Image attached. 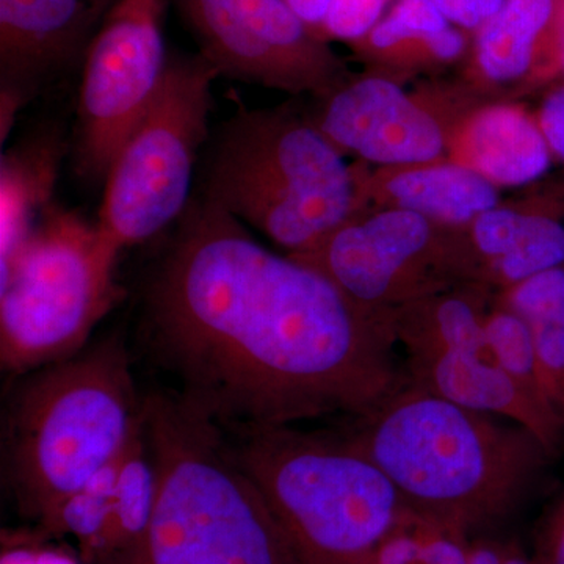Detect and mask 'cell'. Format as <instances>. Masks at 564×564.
Here are the masks:
<instances>
[{
  "label": "cell",
  "mask_w": 564,
  "mask_h": 564,
  "mask_svg": "<svg viewBox=\"0 0 564 564\" xmlns=\"http://www.w3.org/2000/svg\"><path fill=\"white\" fill-rule=\"evenodd\" d=\"M144 291V339L182 400L220 429L372 413L408 383L392 314L188 204Z\"/></svg>",
  "instance_id": "1"
},
{
  "label": "cell",
  "mask_w": 564,
  "mask_h": 564,
  "mask_svg": "<svg viewBox=\"0 0 564 564\" xmlns=\"http://www.w3.org/2000/svg\"><path fill=\"white\" fill-rule=\"evenodd\" d=\"M340 434L383 470L410 510L469 538L519 510L556 459L525 426L410 381Z\"/></svg>",
  "instance_id": "2"
},
{
  "label": "cell",
  "mask_w": 564,
  "mask_h": 564,
  "mask_svg": "<svg viewBox=\"0 0 564 564\" xmlns=\"http://www.w3.org/2000/svg\"><path fill=\"white\" fill-rule=\"evenodd\" d=\"M159 477L150 525L107 564H303L220 426L176 392L141 413Z\"/></svg>",
  "instance_id": "3"
},
{
  "label": "cell",
  "mask_w": 564,
  "mask_h": 564,
  "mask_svg": "<svg viewBox=\"0 0 564 564\" xmlns=\"http://www.w3.org/2000/svg\"><path fill=\"white\" fill-rule=\"evenodd\" d=\"M141 411L118 336L22 375L3 429V478L21 514L41 524L120 455Z\"/></svg>",
  "instance_id": "4"
},
{
  "label": "cell",
  "mask_w": 564,
  "mask_h": 564,
  "mask_svg": "<svg viewBox=\"0 0 564 564\" xmlns=\"http://www.w3.org/2000/svg\"><path fill=\"white\" fill-rule=\"evenodd\" d=\"M221 430L303 564H373L406 505L372 459L340 433Z\"/></svg>",
  "instance_id": "5"
},
{
  "label": "cell",
  "mask_w": 564,
  "mask_h": 564,
  "mask_svg": "<svg viewBox=\"0 0 564 564\" xmlns=\"http://www.w3.org/2000/svg\"><path fill=\"white\" fill-rule=\"evenodd\" d=\"M204 196L303 254L356 215L359 184L315 122L239 104L215 135Z\"/></svg>",
  "instance_id": "6"
},
{
  "label": "cell",
  "mask_w": 564,
  "mask_h": 564,
  "mask_svg": "<svg viewBox=\"0 0 564 564\" xmlns=\"http://www.w3.org/2000/svg\"><path fill=\"white\" fill-rule=\"evenodd\" d=\"M120 245L74 212L50 206L28 242L2 269L0 364L22 377L87 347L120 303Z\"/></svg>",
  "instance_id": "7"
},
{
  "label": "cell",
  "mask_w": 564,
  "mask_h": 564,
  "mask_svg": "<svg viewBox=\"0 0 564 564\" xmlns=\"http://www.w3.org/2000/svg\"><path fill=\"white\" fill-rule=\"evenodd\" d=\"M217 77L202 54L170 61L154 101L118 151L98 225L121 250L147 242L187 210Z\"/></svg>",
  "instance_id": "8"
},
{
  "label": "cell",
  "mask_w": 564,
  "mask_h": 564,
  "mask_svg": "<svg viewBox=\"0 0 564 564\" xmlns=\"http://www.w3.org/2000/svg\"><path fill=\"white\" fill-rule=\"evenodd\" d=\"M494 296L484 284L462 282L393 311L408 381L448 402L525 426L558 458L564 454L562 425L511 381L486 339Z\"/></svg>",
  "instance_id": "9"
},
{
  "label": "cell",
  "mask_w": 564,
  "mask_h": 564,
  "mask_svg": "<svg viewBox=\"0 0 564 564\" xmlns=\"http://www.w3.org/2000/svg\"><path fill=\"white\" fill-rule=\"evenodd\" d=\"M291 256L328 276L352 303L381 315L474 282L464 229L397 207L352 215L313 250Z\"/></svg>",
  "instance_id": "10"
},
{
  "label": "cell",
  "mask_w": 564,
  "mask_h": 564,
  "mask_svg": "<svg viewBox=\"0 0 564 564\" xmlns=\"http://www.w3.org/2000/svg\"><path fill=\"white\" fill-rule=\"evenodd\" d=\"M163 0H120L88 47L77 107L79 163L109 173L129 133L154 101L169 58L162 35Z\"/></svg>",
  "instance_id": "11"
},
{
  "label": "cell",
  "mask_w": 564,
  "mask_h": 564,
  "mask_svg": "<svg viewBox=\"0 0 564 564\" xmlns=\"http://www.w3.org/2000/svg\"><path fill=\"white\" fill-rule=\"evenodd\" d=\"M220 76L289 93L332 95L344 66L284 0H177Z\"/></svg>",
  "instance_id": "12"
},
{
  "label": "cell",
  "mask_w": 564,
  "mask_h": 564,
  "mask_svg": "<svg viewBox=\"0 0 564 564\" xmlns=\"http://www.w3.org/2000/svg\"><path fill=\"white\" fill-rule=\"evenodd\" d=\"M325 99L315 124L343 154L404 169L436 162L447 148L440 121L384 77L347 82Z\"/></svg>",
  "instance_id": "13"
},
{
  "label": "cell",
  "mask_w": 564,
  "mask_h": 564,
  "mask_svg": "<svg viewBox=\"0 0 564 564\" xmlns=\"http://www.w3.org/2000/svg\"><path fill=\"white\" fill-rule=\"evenodd\" d=\"M98 0H0L2 135L22 104L74 57Z\"/></svg>",
  "instance_id": "14"
},
{
  "label": "cell",
  "mask_w": 564,
  "mask_h": 564,
  "mask_svg": "<svg viewBox=\"0 0 564 564\" xmlns=\"http://www.w3.org/2000/svg\"><path fill=\"white\" fill-rule=\"evenodd\" d=\"M464 232L475 282L496 293L564 267V223L554 215L497 206Z\"/></svg>",
  "instance_id": "15"
},
{
  "label": "cell",
  "mask_w": 564,
  "mask_h": 564,
  "mask_svg": "<svg viewBox=\"0 0 564 564\" xmlns=\"http://www.w3.org/2000/svg\"><path fill=\"white\" fill-rule=\"evenodd\" d=\"M456 159L496 187L540 180L552 155L540 124L514 106H492L473 115L455 140Z\"/></svg>",
  "instance_id": "16"
},
{
  "label": "cell",
  "mask_w": 564,
  "mask_h": 564,
  "mask_svg": "<svg viewBox=\"0 0 564 564\" xmlns=\"http://www.w3.org/2000/svg\"><path fill=\"white\" fill-rule=\"evenodd\" d=\"M373 191L388 207L415 212L452 229H466L478 215L499 206L496 185L456 162L386 169Z\"/></svg>",
  "instance_id": "17"
},
{
  "label": "cell",
  "mask_w": 564,
  "mask_h": 564,
  "mask_svg": "<svg viewBox=\"0 0 564 564\" xmlns=\"http://www.w3.org/2000/svg\"><path fill=\"white\" fill-rule=\"evenodd\" d=\"M62 144L57 137L41 135L2 158L0 170V236H2V269L28 242L50 199Z\"/></svg>",
  "instance_id": "18"
},
{
  "label": "cell",
  "mask_w": 564,
  "mask_h": 564,
  "mask_svg": "<svg viewBox=\"0 0 564 564\" xmlns=\"http://www.w3.org/2000/svg\"><path fill=\"white\" fill-rule=\"evenodd\" d=\"M496 296L529 326L545 393L564 432V267Z\"/></svg>",
  "instance_id": "19"
},
{
  "label": "cell",
  "mask_w": 564,
  "mask_h": 564,
  "mask_svg": "<svg viewBox=\"0 0 564 564\" xmlns=\"http://www.w3.org/2000/svg\"><path fill=\"white\" fill-rule=\"evenodd\" d=\"M556 0H505L478 31L475 61L486 79H521L536 62L554 20Z\"/></svg>",
  "instance_id": "20"
},
{
  "label": "cell",
  "mask_w": 564,
  "mask_h": 564,
  "mask_svg": "<svg viewBox=\"0 0 564 564\" xmlns=\"http://www.w3.org/2000/svg\"><path fill=\"white\" fill-rule=\"evenodd\" d=\"M158 492V470L148 451L140 422L122 458L113 518L91 564H107L140 540L150 525Z\"/></svg>",
  "instance_id": "21"
},
{
  "label": "cell",
  "mask_w": 564,
  "mask_h": 564,
  "mask_svg": "<svg viewBox=\"0 0 564 564\" xmlns=\"http://www.w3.org/2000/svg\"><path fill=\"white\" fill-rule=\"evenodd\" d=\"M128 444L117 458L111 459L107 466L93 475L90 480L82 485L77 491L69 494L39 524L43 532L52 536H73L79 544L82 558L87 564L95 562L113 518L118 475H120Z\"/></svg>",
  "instance_id": "22"
},
{
  "label": "cell",
  "mask_w": 564,
  "mask_h": 564,
  "mask_svg": "<svg viewBox=\"0 0 564 564\" xmlns=\"http://www.w3.org/2000/svg\"><path fill=\"white\" fill-rule=\"evenodd\" d=\"M470 543L466 533L406 507L381 541L373 564H469Z\"/></svg>",
  "instance_id": "23"
},
{
  "label": "cell",
  "mask_w": 564,
  "mask_h": 564,
  "mask_svg": "<svg viewBox=\"0 0 564 564\" xmlns=\"http://www.w3.org/2000/svg\"><path fill=\"white\" fill-rule=\"evenodd\" d=\"M485 332L489 347L503 372L538 408L556 419L545 393L532 334L521 315L516 314L511 307L505 306L497 296H494L491 307L486 314Z\"/></svg>",
  "instance_id": "24"
},
{
  "label": "cell",
  "mask_w": 564,
  "mask_h": 564,
  "mask_svg": "<svg viewBox=\"0 0 564 564\" xmlns=\"http://www.w3.org/2000/svg\"><path fill=\"white\" fill-rule=\"evenodd\" d=\"M451 25L433 0H397L373 31L355 43L375 57L419 54L426 58V39Z\"/></svg>",
  "instance_id": "25"
},
{
  "label": "cell",
  "mask_w": 564,
  "mask_h": 564,
  "mask_svg": "<svg viewBox=\"0 0 564 564\" xmlns=\"http://www.w3.org/2000/svg\"><path fill=\"white\" fill-rule=\"evenodd\" d=\"M389 0H334L321 36L350 41L351 44L366 39L375 25L383 20Z\"/></svg>",
  "instance_id": "26"
},
{
  "label": "cell",
  "mask_w": 564,
  "mask_h": 564,
  "mask_svg": "<svg viewBox=\"0 0 564 564\" xmlns=\"http://www.w3.org/2000/svg\"><path fill=\"white\" fill-rule=\"evenodd\" d=\"M447 21L464 31H480L499 13L505 0H433Z\"/></svg>",
  "instance_id": "27"
},
{
  "label": "cell",
  "mask_w": 564,
  "mask_h": 564,
  "mask_svg": "<svg viewBox=\"0 0 564 564\" xmlns=\"http://www.w3.org/2000/svg\"><path fill=\"white\" fill-rule=\"evenodd\" d=\"M533 556L538 564H564V489L541 524Z\"/></svg>",
  "instance_id": "28"
},
{
  "label": "cell",
  "mask_w": 564,
  "mask_h": 564,
  "mask_svg": "<svg viewBox=\"0 0 564 564\" xmlns=\"http://www.w3.org/2000/svg\"><path fill=\"white\" fill-rule=\"evenodd\" d=\"M469 564H538V562L514 541L477 538L470 543Z\"/></svg>",
  "instance_id": "29"
},
{
  "label": "cell",
  "mask_w": 564,
  "mask_h": 564,
  "mask_svg": "<svg viewBox=\"0 0 564 564\" xmlns=\"http://www.w3.org/2000/svg\"><path fill=\"white\" fill-rule=\"evenodd\" d=\"M536 121L552 155L564 163V85L544 99Z\"/></svg>",
  "instance_id": "30"
},
{
  "label": "cell",
  "mask_w": 564,
  "mask_h": 564,
  "mask_svg": "<svg viewBox=\"0 0 564 564\" xmlns=\"http://www.w3.org/2000/svg\"><path fill=\"white\" fill-rule=\"evenodd\" d=\"M466 50V36L456 25L433 33L426 39V57L436 62H454Z\"/></svg>",
  "instance_id": "31"
},
{
  "label": "cell",
  "mask_w": 564,
  "mask_h": 564,
  "mask_svg": "<svg viewBox=\"0 0 564 564\" xmlns=\"http://www.w3.org/2000/svg\"><path fill=\"white\" fill-rule=\"evenodd\" d=\"M289 9L321 36L323 24L328 18L334 0H284ZM322 39V36H321Z\"/></svg>",
  "instance_id": "32"
},
{
  "label": "cell",
  "mask_w": 564,
  "mask_h": 564,
  "mask_svg": "<svg viewBox=\"0 0 564 564\" xmlns=\"http://www.w3.org/2000/svg\"><path fill=\"white\" fill-rule=\"evenodd\" d=\"M541 52L549 54L556 68L564 74V0H556L554 20L545 33Z\"/></svg>",
  "instance_id": "33"
},
{
  "label": "cell",
  "mask_w": 564,
  "mask_h": 564,
  "mask_svg": "<svg viewBox=\"0 0 564 564\" xmlns=\"http://www.w3.org/2000/svg\"><path fill=\"white\" fill-rule=\"evenodd\" d=\"M3 564H70L65 562V560L55 558H46V556H40V558H33V556H9V558H3Z\"/></svg>",
  "instance_id": "34"
}]
</instances>
